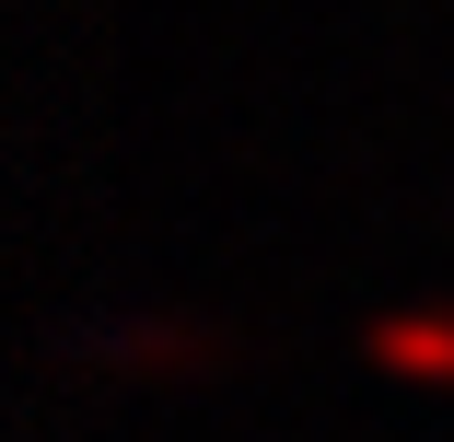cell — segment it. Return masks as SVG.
<instances>
[{"mask_svg":"<svg viewBox=\"0 0 454 442\" xmlns=\"http://www.w3.org/2000/svg\"><path fill=\"white\" fill-rule=\"evenodd\" d=\"M373 349H385L396 373H454V314H385Z\"/></svg>","mask_w":454,"mask_h":442,"instance_id":"1","label":"cell"}]
</instances>
